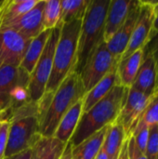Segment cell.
I'll return each mask as SVG.
<instances>
[{"label": "cell", "mask_w": 158, "mask_h": 159, "mask_svg": "<svg viewBox=\"0 0 158 159\" xmlns=\"http://www.w3.org/2000/svg\"><path fill=\"white\" fill-rule=\"evenodd\" d=\"M85 94L80 74L75 70L66 76L54 94H44L37 102L39 134L42 137H53L64 115Z\"/></svg>", "instance_id": "6da1fadb"}, {"label": "cell", "mask_w": 158, "mask_h": 159, "mask_svg": "<svg viewBox=\"0 0 158 159\" xmlns=\"http://www.w3.org/2000/svg\"><path fill=\"white\" fill-rule=\"evenodd\" d=\"M129 89L117 84L88 112L82 113L74 132L70 139L73 147L114 123L123 107Z\"/></svg>", "instance_id": "7a4b0ae2"}, {"label": "cell", "mask_w": 158, "mask_h": 159, "mask_svg": "<svg viewBox=\"0 0 158 159\" xmlns=\"http://www.w3.org/2000/svg\"><path fill=\"white\" fill-rule=\"evenodd\" d=\"M82 20H75L61 25V34L55 48L52 71L44 94H54L66 76L75 70Z\"/></svg>", "instance_id": "3957f363"}, {"label": "cell", "mask_w": 158, "mask_h": 159, "mask_svg": "<svg viewBox=\"0 0 158 159\" xmlns=\"http://www.w3.org/2000/svg\"><path fill=\"white\" fill-rule=\"evenodd\" d=\"M8 124L5 158L31 149L40 138L37 102L14 108Z\"/></svg>", "instance_id": "277c9868"}, {"label": "cell", "mask_w": 158, "mask_h": 159, "mask_svg": "<svg viewBox=\"0 0 158 159\" xmlns=\"http://www.w3.org/2000/svg\"><path fill=\"white\" fill-rule=\"evenodd\" d=\"M111 0H90L82 20L78 38L75 71L80 74L83 66L98 47L104 42V28Z\"/></svg>", "instance_id": "5b68a950"}, {"label": "cell", "mask_w": 158, "mask_h": 159, "mask_svg": "<svg viewBox=\"0 0 158 159\" xmlns=\"http://www.w3.org/2000/svg\"><path fill=\"white\" fill-rule=\"evenodd\" d=\"M60 34L61 25L51 30L44 50L30 75L27 89L30 101L33 102H37L45 93L46 87L52 71L53 58L55 48L60 38Z\"/></svg>", "instance_id": "8992f818"}, {"label": "cell", "mask_w": 158, "mask_h": 159, "mask_svg": "<svg viewBox=\"0 0 158 159\" xmlns=\"http://www.w3.org/2000/svg\"><path fill=\"white\" fill-rule=\"evenodd\" d=\"M117 64L118 62L108 50L106 43L102 42L88 59L80 72L86 93L96 86L113 69L116 68Z\"/></svg>", "instance_id": "52a82bcc"}, {"label": "cell", "mask_w": 158, "mask_h": 159, "mask_svg": "<svg viewBox=\"0 0 158 159\" xmlns=\"http://www.w3.org/2000/svg\"><path fill=\"white\" fill-rule=\"evenodd\" d=\"M2 20L3 8L2 1H0V65L7 64L19 67L31 40L4 26Z\"/></svg>", "instance_id": "ba28073f"}, {"label": "cell", "mask_w": 158, "mask_h": 159, "mask_svg": "<svg viewBox=\"0 0 158 159\" xmlns=\"http://www.w3.org/2000/svg\"><path fill=\"white\" fill-rule=\"evenodd\" d=\"M46 5V0H38L35 6L25 14L12 20H5L4 7L3 8V24L4 26L14 30L27 39H33L41 34L43 30V10Z\"/></svg>", "instance_id": "9c48e42d"}, {"label": "cell", "mask_w": 158, "mask_h": 159, "mask_svg": "<svg viewBox=\"0 0 158 159\" xmlns=\"http://www.w3.org/2000/svg\"><path fill=\"white\" fill-rule=\"evenodd\" d=\"M151 97L131 88L129 89L127 99L116 119L123 126L127 137L131 136Z\"/></svg>", "instance_id": "30bf717a"}, {"label": "cell", "mask_w": 158, "mask_h": 159, "mask_svg": "<svg viewBox=\"0 0 158 159\" xmlns=\"http://www.w3.org/2000/svg\"><path fill=\"white\" fill-rule=\"evenodd\" d=\"M154 19L155 14L152 1H141V10L137 23L133 30L129 43L121 57V60L128 58L135 51L145 47L152 30Z\"/></svg>", "instance_id": "8fae6325"}, {"label": "cell", "mask_w": 158, "mask_h": 159, "mask_svg": "<svg viewBox=\"0 0 158 159\" xmlns=\"http://www.w3.org/2000/svg\"><path fill=\"white\" fill-rule=\"evenodd\" d=\"M141 10V0H135L131 2L130 8L128 14V17L121 26V28L117 31V33L108 41L106 42V46L112 56L116 60L117 62L120 61L122 55L124 54L130 37L132 35L133 30L137 23L139 15Z\"/></svg>", "instance_id": "7c38bea8"}, {"label": "cell", "mask_w": 158, "mask_h": 159, "mask_svg": "<svg viewBox=\"0 0 158 159\" xmlns=\"http://www.w3.org/2000/svg\"><path fill=\"white\" fill-rule=\"evenodd\" d=\"M146 96H153L157 90V72L152 55L143 48V58L136 78L131 86Z\"/></svg>", "instance_id": "4fadbf2b"}, {"label": "cell", "mask_w": 158, "mask_h": 159, "mask_svg": "<svg viewBox=\"0 0 158 159\" xmlns=\"http://www.w3.org/2000/svg\"><path fill=\"white\" fill-rule=\"evenodd\" d=\"M130 0H111L108 7L105 28L104 42H108L121 28L125 22L131 5Z\"/></svg>", "instance_id": "5bb4252c"}, {"label": "cell", "mask_w": 158, "mask_h": 159, "mask_svg": "<svg viewBox=\"0 0 158 159\" xmlns=\"http://www.w3.org/2000/svg\"><path fill=\"white\" fill-rule=\"evenodd\" d=\"M116 68L113 69L105 77H103L96 86L85 94L83 97V113L88 112L92 108L96 103L102 100L115 85L118 84Z\"/></svg>", "instance_id": "9a60e30c"}, {"label": "cell", "mask_w": 158, "mask_h": 159, "mask_svg": "<svg viewBox=\"0 0 158 159\" xmlns=\"http://www.w3.org/2000/svg\"><path fill=\"white\" fill-rule=\"evenodd\" d=\"M142 58L143 48H141L118 62L116 72L119 85L127 89L131 88L142 64Z\"/></svg>", "instance_id": "2e32d148"}, {"label": "cell", "mask_w": 158, "mask_h": 159, "mask_svg": "<svg viewBox=\"0 0 158 159\" xmlns=\"http://www.w3.org/2000/svg\"><path fill=\"white\" fill-rule=\"evenodd\" d=\"M83 99L78 101L62 117L61 120L53 137L61 142L67 143L72 138L74 129L79 122L81 115L83 113Z\"/></svg>", "instance_id": "e0dca14e"}, {"label": "cell", "mask_w": 158, "mask_h": 159, "mask_svg": "<svg viewBox=\"0 0 158 159\" xmlns=\"http://www.w3.org/2000/svg\"><path fill=\"white\" fill-rule=\"evenodd\" d=\"M108 127L94 133L78 145L73 147L72 159H95L102 147Z\"/></svg>", "instance_id": "ac0fdd59"}, {"label": "cell", "mask_w": 158, "mask_h": 159, "mask_svg": "<svg viewBox=\"0 0 158 159\" xmlns=\"http://www.w3.org/2000/svg\"><path fill=\"white\" fill-rule=\"evenodd\" d=\"M50 32L51 30H45L34 38L31 39L23 56V59L19 66L28 75H31L36 62L38 61L47 44V41L49 37Z\"/></svg>", "instance_id": "d6986e66"}, {"label": "cell", "mask_w": 158, "mask_h": 159, "mask_svg": "<svg viewBox=\"0 0 158 159\" xmlns=\"http://www.w3.org/2000/svg\"><path fill=\"white\" fill-rule=\"evenodd\" d=\"M66 144L54 137L47 138L40 136L31 148V159H60Z\"/></svg>", "instance_id": "ffe728a7"}, {"label": "cell", "mask_w": 158, "mask_h": 159, "mask_svg": "<svg viewBox=\"0 0 158 159\" xmlns=\"http://www.w3.org/2000/svg\"><path fill=\"white\" fill-rule=\"evenodd\" d=\"M30 75L20 67L1 64L0 65V93H7L18 85L28 87Z\"/></svg>", "instance_id": "44dd1931"}, {"label": "cell", "mask_w": 158, "mask_h": 159, "mask_svg": "<svg viewBox=\"0 0 158 159\" xmlns=\"http://www.w3.org/2000/svg\"><path fill=\"white\" fill-rule=\"evenodd\" d=\"M127 138L129 137L126 136L124 128L119 122L115 120L109 125L102 144V148L108 155L109 159H117Z\"/></svg>", "instance_id": "7402d4cb"}, {"label": "cell", "mask_w": 158, "mask_h": 159, "mask_svg": "<svg viewBox=\"0 0 158 159\" xmlns=\"http://www.w3.org/2000/svg\"><path fill=\"white\" fill-rule=\"evenodd\" d=\"M90 0H62L61 1L60 25L75 20H83Z\"/></svg>", "instance_id": "603a6c76"}, {"label": "cell", "mask_w": 158, "mask_h": 159, "mask_svg": "<svg viewBox=\"0 0 158 159\" xmlns=\"http://www.w3.org/2000/svg\"><path fill=\"white\" fill-rule=\"evenodd\" d=\"M38 0H5L3 1L5 20H12L31 10Z\"/></svg>", "instance_id": "cb8c5ba5"}, {"label": "cell", "mask_w": 158, "mask_h": 159, "mask_svg": "<svg viewBox=\"0 0 158 159\" xmlns=\"http://www.w3.org/2000/svg\"><path fill=\"white\" fill-rule=\"evenodd\" d=\"M156 125H158V90L150 98V101L134 131L143 129H150Z\"/></svg>", "instance_id": "d4e9b609"}, {"label": "cell", "mask_w": 158, "mask_h": 159, "mask_svg": "<svg viewBox=\"0 0 158 159\" xmlns=\"http://www.w3.org/2000/svg\"><path fill=\"white\" fill-rule=\"evenodd\" d=\"M61 13V1L46 0V5L43 10V30H52L59 26Z\"/></svg>", "instance_id": "484cf974"}, {"label": "cell", "mask_w": 158, "mask_h": 159, "mask_svg": "<svg viewBox=\"0 0 158 159\" xmlns=\"http://www.w3.org/2000/svg\"><path fill=\"white\" fill-rule=\"evenodd\" d=\"M145 156L148 159H158V125L149 129Z\"/></svg>", "instance_id": "4316f807"}, {"label": "cell", "mask_w": 158, "mask_h": 159, "mask_svg": "<svg viewBox=\"0 0 158 159\" xmlns=\"http://www.w3.org/2000/svg\"><path fill=\"white\" fill-rule=\"evenodd\" d=\"M128 150H129V159H148L145 156V154L142 153L140 150V148L137 146L132 135L129 137Z\"/></svg>", "instance_id": "83f0119b"}, {"label": "cell", "mask_w": 158, "mask_h": 159, "mask_svg": "<svg viewBox=\"0 0 158 159\" xmlns=\"http://www.w3.org/2000/svg\"><path fill=\"white\" fill-rule=\"evenodd\" d=\"M144 49L152 55L155 61L158 77V33L145 45Z\"/></svg>", "instance_id": "f1b7e54d"}, {"label": "cell", "mask_w": 158, "mask_h": 159, "mask_svg": "<svg viewBox=\"0 0 158 159\" xmlns=\"http://www.w3.org/2000/svg\"><path fill=\"white\" fill-rule=\"evenodd\" d=\"M8 127H9L8 123H2V125H1V129H0V159L5 158Z\"/></svg>", "instance_id": "f546056e"}, {"label": "cell", "mask_w": 158, "mask_h": 159, "mask_svg": "<svg viewBox=\"0 0 158 159\" xmlns=\"http://www.w3.org/2000/svg\"><path fill=\"white\" fill-rule=\"evenodd\" d=\"M152 4H153L155 19H154L152 30H151V33H150V35H149V38H148V42L158 33V1H152Z\"/></svg>", "instance_id": "4dcf8cb0"}, {"label": "cell", "mask_w": 158, "mask_h": 159, "mask_svg": "<svg viewBox=\"0 0 158 159\" xmlns=\"http://www.w3.org/2000/svg\"><path fill=\"white\" fill-rule=\"evenodd\" d=\"M32 158V149H28L26 151H23L20 154L11 156L9 157H6L4 159H31Z\"/></svg>", "instance_id": "1f68e13d"}, {"label": "cell", "mask_w": 158, "mask_h": 159, "mask_svg": "<svg viewBox=\"0 0 158 159\" xmlns=\"http://www.w3.org/2000/svg\"><path fill=\"white\" fill-rule=\"evenodd\" d=\"M128 144H129V138L126 139L124 142V144L121 148V151L119 153V156L117 159H129V150H128Z\"/></svg>", "instance_id": "d6a6232c"}, {"label": "cell", "mask_w": 158, "mask_h": 159, "mask_svg": "<svg viewBox=\"0 0 158 159\" xmlns=\"http://www.w3.org/2000/svg\"><path fill=\"white\" fill-rule=\"evenodd\" d=\"M95 159H109V157H108V155L106 154V152L104 151V149L102 147L101 150H100V152L98 153V155H97V157H96V158Z\"/></svg>", "instance_id": "836d02e7"}, {"label": "cell", "mask_w": 158, "mask_h": 159, "mask_svg": "<svg viewBox=\"0 0 158 159\" xmlns=\"http://www.w3.org/2000/svg\"><path fill=\"white\" fill-rule=\"evenodd\" d=\"M157 90H158V77H157Z\"/></svg>", "instance_id": "e575fe53"}, {"label": "cell", "mask_w": 158, "mask_h": 159, "mask_svg": "<svg viewBox=\"0 0 158 159\" xmlns=\"http://www.w3.org/2000/svg\"><path fill=\"white\" fill-rule=\"evenodd\" d=\"M1 125H2V123H0V129H1Z\"/></svg>", "instance_id": "d590c367"}]
</instances>
